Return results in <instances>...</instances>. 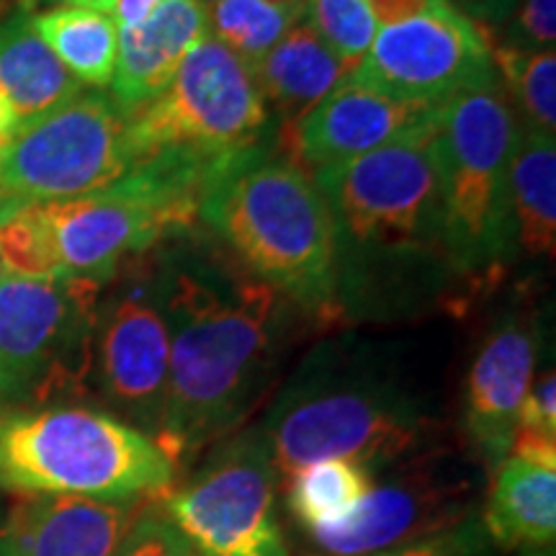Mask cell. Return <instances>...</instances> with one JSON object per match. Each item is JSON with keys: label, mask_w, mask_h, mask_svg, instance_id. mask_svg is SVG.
Returning a JSON list of instances; mask_svg holds the SVG:
<instances>
[{"label": "cell", "mask_w": 556, "mask_h": 556, "mask_svg": "<svg viewBox=\"0 0 556 556\" xmlns=\"http://www.w3.org/2000/svg\"><path fill=\"white\" fill-rule=\"evenodd\" d=\"M160 245L150 266L170 332V371L155 443L180 469L258 402L281 343L283 296L191 232Z\"/></svg>", "instance_id": "cell-1"}, {"label": "cell", "mask_w": 556, "mask_h": 556, "mask_svg": "<svg viewBox=\"0 0 556 556\" xmlns=\"http://www.w3.org/2000/svg\"><path fill=\"white\" fill-rule=\"evenodd\" d=\"M199 222L240 266L317 317L340 315V240L312 173L255 144L219 160Z\"/></svg>", "instance_id": "cell-2"}, {"label": "cell", "mask_w": 556, "mask_h": 556, "mask_svg": "<svg viewBox=\"0 0 556 556\" xmlns=\"http://www.w3.org/2000/svg\"><path fill=\"white\" fill-rule=\"evenodd\" d=\"M428 417L377 368L317 351L283 387L258 433L278 475L348 458L368 471L400 464L422 446Z\"/></svg>", "instance_id": "cell-3"}, {"label": "cell", "mask_w": 556, "mask_h": 556, "mask_svg": "<svg viewBox=\"0 0 556 556\" xmlns=\"http://www.w3.org/2000/svg\"><path fill=\"white\" fill-rule=\"evenodd\" d=\"M178 469L150 435L88 407H47L0 417V484L24 495L148 503Z\"/></svg>", "instance_id": "cell-4"}, {"label": "cell", "mask_w": 556, "mask_h": 556, "mask_svg": "<svg viewBox=\"0 0 556 556\" xmlns=\"http://www.w3.org/2000/svg\"><path fill=\"white\" fill-rule=\"evenodd\" d=\"M520 119L500 80L443 101L435 114L441 248L458 274L497 276L516 250L510 168Z\"/></svg>", "instance_id": "cell-5"}, {"label": "cell", "mask_w": 556, "mask_h": 556, "mask_svg": "<svg viewBox=\"0 0 556 556\" xmlns=\"http://www.w3.org/2000/svg\"><path fill=\"white\" fill-rule=\"evenodd\" d=\"M101 283L0 274V407L75 394L93 371Z\"/></svg>", "instance_id": "cell-6"}, {"label": "cell", "mask_w": 556, "mask_h": 556, "mask_svg": "<svg viewBox=\"0 0 556 556\" xmlns=\"http://www.w3.org/2000/svg\"><path fill=\"white\" fill-rule=\"evenodd\" d=\"M127 116L135 160L184 152L219 163L261 144L270 124L253 70L212 34L186 54L163 93Z\"/></svg>", "instance_id": "cell-7"}, {"label": "cell", "mask_w": 556, "mask_h": 556, "mask_svg": "<svg viewBox=\"0 0 556 556\" xmlns=\"http://www.w3.org/2000/svg\"><path fill=\"white\" fill-rule=\"evenodd\" d=\"M435 122L400 142L317 170L338 240L366 253H413L441 245V176Z\"/></svg>", "instance_id": "cell-8"}, {"label": "cell", "mask_w": 556, "mask_h": 556, "mask_svg": "<svg viewBox=\"0 0 556 556\" xmlns=\"http://www.w3.org/2000/svg\"><path fill=\"white\" fill-rule=\"evenodd\" d=\"M131 163L129 116L114 96L80 90L11 139L0 157V214L109 189Z\"/></svg>", "instance_id": "cell-9"}, {"label": "cell", "mask_w": 556, "mask_h": 556, "mask_svg": "<svg viewBox=\"0 0 556 556\" xmlns=\"http://www.w3.org/2000/svg\"><path fill=\"white\" fill-rule=\"evenodd\" d=\"M276 479L258 430L229 441L157 500L199 556H289L276 518Z\"/></svg>", "instance_id": "cell-10"}, {"label": "cell", "mask_w": 556, "mask_h": 556, "mask_svg": "<svg viewBox=\"0 0 556 556\" xmlns=\"http://www.w3.org/2000/svg\"><path fill=\"white\" fill-rule=\"evenodd\" d=\"M492 39L451 0H430L413 16L379 26L371 50L348 78L394 96L430 103L497 83Z\"/></svg>", "instance_id": "cell-11"}, {"label": "cell", "mask_w": 556, "mask_h": 556, "mask_svg": "<svg viewBox=\"0 0 556 556\" xmlns=\"http://www.w3.org/2000/svg\"><path fill=\"white\" fill-rule=\"evenodd\" d=\"M124 266L116 294L99 307L93 374L114 417L155 441L168 400L170 332L148 253Z\"/></svg>", "instance_id": "cell-12"}, {"label": "cell", "mask_w": 556, "mask_h": 556, "mask_svg": "<svg viewBox=\"0 0 556 556\" xmlns=\"http://www.w3.org/2000/svg\"><path fill=\"white\" fill-rule=\"evenodd\" d=\"M471 479L443 458H405L338 526L304 531L309 556H377L471 518Z\"/></svg>", "instance_id": "cell-13"}, {"label": "cell", "mask_w": 556, "mask_h": 556, "mask_svg": "<svg viewBox=\"0 0 556 556\" xmlns=\"http://www.w3.org/2000/svg\"><path fill=\"white\" fill-rule=\"evenodd\" d=\"M438 106L394 99L345 78L302 119L281 127L278 144L299 168L317 170L348 163L366 152L400 142L435 122Z\"/></svg>", "instance_id": "cell-14"}, {"label": "cell", "mask_w": 556, "mask_h": 556, "mask_svg": "<svg viewBox=\"0 0 556 556\" xmlns=\"http://www.w3.org/2000/svg\"><path fill=\"white\" fill-rule=\"evenodd\" d=\"M536 353L533 323L513 317L484 338L469 368L464 428L471 446L492 469L510 454L520 407L533 381Z\"/></svg>", "instance_id": "cell-15"}, {"label": "cell", "mask_w": 556, "mask_h": 556, "mask_svg": "<svg viewBox=\"0 0 556 556\" xmlns=\"http://www.w3.org/2000/svg\"><path fill=\"white\" fill-rule=\"evenodd\" d=\"M142 505L29 495L13 507L0 556H116Z\"/></svg>", "instance_id": "cell-16"}, {"label": "cell", "mask_w": 556, "mask_h": 556, "mask_svg": "<svg viewBox=\"0 0 556 556\" xmlns=\"http://www.w3.org/2000/svg\"><path fill=\"white\" fill-rule=\"evenodd\" d=\"M206 34V9L201 0H163L148 21L119 29L111 90L124 114H131L163 93L186 54Z\"/></svg>", "instance_id": "cell-17"}, {"label": "cell", "mask_w": 556, "mask_h": 556, "mask_svg": "<svg viewBox=\"0 0 556 556\" xmlns=\"http://www.w3.org/2000/svg\"><path fill=\"white\" fill-rule=\"evenodd\" d=\"M482 526L500 548H546L556 536V464L507 454L492 471Z\"/></svg>", "instance_id": "cell-18"}, {"label": "cell", "mask_w": 556, "mask_h": 556, "mask_svg": "<svg viewBox=\"0 0 556 556\" xmlns=\"http://www.w3.org/2000/svg\"><path fill=\"white\" fill-rule=\"evenodd\" d=\"M348 75L343 62L309 29L307 21L291 26L287 37L253 67L263 101L268 109L274 106L283 127L302 119Z\"/></svg>", "instance_id": "cell-19"}, {"label": "cell", "mask_w": 556, "mask_h": 556, "mask_svg": "<svg viewBox=\"0 0 556 556\" xmlns=\"http://www.w3.org/2000/svg\"><path fill=\"white\" fill-rule=\"evenodd\" d=\"M83 86L34 29L31 13L0 21V93L21 127L78 96Z\"/></svg>", "instance_id": "cell-20"}, {"label": "cell", "mask_w": 556, "mask_h": 556, "mask_svg": "<svg viewBox=\"0 0 556 556\" xmlns=\"http://www.w3.org/2000/svg\"><path fill=\"white\" fill-rule=\"evenodd\" d=\"M516 245L531 258L554 261L556 250V137L528 129L520 135L510 168Z\"/></svg>", "instance_id": "cell-21"}, {"label": "cell", "mask_w": 556, "mask_h": 556, "mask_svg": "<svg viewBox=\"0 0 556 556\" xmlns=\"http://www.w3.org/2000/svg\"><path fill=\"white\" fill-rule=\"evenodd\" d=\"M31 24L80 86H111L116 50H119V29L109 13L58 5V9L31 13Z\"/></svg>", "instance_id": "cell-22"}, {"label": "cell", "mask_w": 556, "mask_h": 556, "mask_svg": "<svg viewBox=\"0 0 556 556\" xmlns=\"http://www.w3.org/2000/svg\"><path fill=\"white\" fill-rule=\"evenodd\" d=\"M374 486V475L348 458L307 464L289 477V510L304 531L338 526Z\"/></svg>", "instance_id": "cell-23"}, {"label": "cell", "mask_w": 556, "mask_h": 556, "mask_svg": "<svg viewBox=\"0 0 556 556\" xmlns=\"http://www.w3.org/2000/svg\"><path fill=\"white\" fill-rule=\"evenodd\" d=\"M304 21V11L276 0H219L206 9L208 34L232 50L253 70L287 37L291 26Z\"/></svg>", "instance_id": "cell-24"}, {"label": "cell", "mask_w": 556, "mask_h": 556, "mask_svg": "<svg viewBox=\"0 0 556 556\" xmlns=\"http://www.w3.org/2000/svg\"><path fill=\"white\" fill-rule=\"evenodd\" d=\"M497 73L516 99L523 127L556 135V54L554 50L526 52L516 47L492 50Z\"/></svg>", "instance_id": "cell-25"}, {"label": "cell", "mask_w": 556, "mask_h": 556, "mask_svg": "<svg viewBox=\"0 0 556 556\" xmlns=\"http://www.w3.org/2000/svg\"><path fill=\"white\" fill-rule=\"evenodd\" d=\"M0 266L24 278H62L58 242L45 204L16 206L0 214Z\"/></svg>", "instance_id": "cell-26"}, {"label": "cell", "mask_w": 556, "mask_h": 556, "mask_svg": "<svg viewBox=\"0 0 556 556\" xmlns=\"http://www.w3.org/2000/svg\"><path fill=\"white\" fill-rule=\"evenodd\" d=\"M304 21L348 73L364 62L379 31L368 0H304Z\"/></svg>", "instance_id": "cell-27"}, {"label": "cell", "mask_w": 556, "mask_h": 556, "mask_svg": "<svg viewBox=\"0 0 556 556\" xmlns=\"http://www.w3.org/2000/svg\"><path fill=\"white\" fill-rule=\"evenodd\" d=\"M116 556H199V552L152 500L137 513Z\"/></svg>", "instance_id": "cell-28"}, {"label": "cell", "mask_w": 556, "mask_h": 556, "mask_svg": "<svg viewBox=\"0 0 556 556\" xmlns=\"http://www.w3.org/2000/svg\"><path fill=\"white\" fill-rule=\"evenodd\" d=\"M495 544L486 536L482 518L471 516L462 523L433 533V536L413 541V544L389 548L377 556H492Z\"/></svg>", "instance_id": "cell-29"}, {"label": "cell", "mask_w": 556, "mask_h": 556, "mask_svg": "<svg viewBox=\"0 0 556 556\" xmlns=\"http://www.w3.org/2000/svg\"><path fill=\"white\" fill-rule=\"evenodd\" d=\"M556 41V0H520L513 18L510 45L516 50H554Z\"/></svg>", "instance_id": "cell-30"}, {"label": "cell", "mask_w": 556, "mask_h": 556, "mask_svg": "<svg viewBox=\"0 0 556 556\" xmlns=\"http://www.w3.org/2000/svg\"><path fill=\"white\" fill-rule=\"evenodd\" d=\"M163 0H116L111 9V18H114L116 29H131L148 21L152 13L160 9Z\"/></svg>", "instance_id": "cell-31"}, {"label": "cell", "mask_w": 556, "mask_h": 556, "mask_svg": "<svg viewBox=\"0 0 556 556\" xmlns=\"http://www.w3.org/2000/svg\"><path fill=\"white\" fill-rule=\"evenodd\" d=\"M428 3L430 0H368V9H371L379 26H387L400 18L413 16V13L426 9Z\"/></svg>", "instance_id": "cell-32"}, {"label": "cell", "mask_w": 556, "mask_h": 556, "mask_svg": "<svg viewBox=\"0 0 556 556\" xmlns=\"http://www.w3.org/2000/svg\"><path fill=\"white\" fill-rule=\"evenodd\" d=\"M520 0H469V16L475 18H486V21H505L510 18Z\"/></svg>", "instance_id": "cell-33"}, {"label": "cell", "mask_w": 556, "mask_h": 556, "mask_svg": "<svg viewBox=\"0 0 556 556\" xmlns=\"http://www.w3.org/2000/svg\"><path fill=\"white\" fill-rule=\"evenodd\" d=\"M18 129L21 124L16 116H13V109L9 106V101L3 99V93H0V157H3V152L9 150L11 139L16 137Z\"/></svg>", "instance_id": "cell-34"}, {"label": "cell", "mask_w": 556, "mask_h": 556, "mask_svg": "<svg viewBox=\"0 0 556 556\" xmlns=\"http://www.w3.org/2000/svg\"><path fill=\"white\" fill-rule=\"evenodd\" d=\"M45 0H0V21L16 16V13H31Z\"/></svg>", "instance_id": "cell-35"}, {"label": "cell", "mask_w": 556, "mask_h": 556, "mask_svg": "<svg viewBox=\"0 0 556 556\" xmlns=\"http://www.w3.org/2000/svg\"><path fill=\"white\" fill-rule=\"evenodd\" d=\"M65 5H78V9H90V11H101V13H109L111 16V9H114L116 0H62Z\"/></svg>", "instance_id": "cell-36"}, {"label": "cell", "mask_w": 556, "mask_h": 556, "mask_svg": "<svg viewBox=\"0 0 556 556\" xmlns=\"http://www.w3.org/2000/svg\"><path fill=\"white\" fill-rule=\"evenodd\" d=\"M214 3H219V0H201V5H204V9H208V5H214ZM276 3L289 5V9H296V11H304V0H276Z\"/></svg>", "instance_id": "cell-37"}, {"label": "cell", "mask_w": 556, "mask_h": 556, "mask_svg": "<svg viewBox=\"0 0 556 556\" xmlns=\"http://www.w3.org/2000/svg\"><path fill=\"white\" fill-rule=\"evenodd\" d=\"M526 556H554V554H552V552H544V548H536V552L526 554Z\"/></svg>", "instance_id": "cell-38"}, {"label": "cell", "mask_w": 556, "mask_h": 556, "mask_svg": "<svg viewBox=\"0 0 556 556\" xmlns=\"http://www.w3.org/2000/svg\"><path fill=\"white\" fill-rule=\"evenodd\" d=\"M451 3H458V9H462V5L464 9H469V0H451Z\"/></svg>", "instance_id": "cell-39"}, {"label": "cell", "mask_w": 556, "mask_h": 556, "mask_svg": "<svg viewBox=\"0 0 556 556\" xmlns=\"http://www.w3.org/2000/svg\"><path fill=\"white\" fill-rule=\"evenodd\" d=\"M0 274H3V266H0Z\"/></svg>", "instance_id": "cell-40"}]
</instances>
